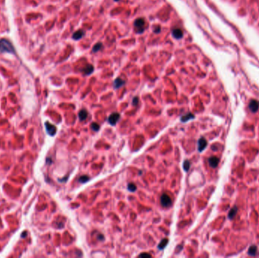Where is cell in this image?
<instances>
[{"instance_id":"cell-18","label":"cell","mask_w":259,"mask_h":258,"mask_svg":"<svg viewBox=\"0 0 259 258\" xmlns=\"http://www.w3.org/2000/svg\"><path fill=\"white\" fill-rule=\"evenodd\" d=\"M183 170L186 172H187L189 170V168H190V162L188 160H186L184 161V163H183Z\"/></svg>"},{"instance_id":"cell-3","label":"cell","mask_w":259,"mask_h":258,"mask_svg":"<svg viewBox=\"0 0 259 258\" xmlns=\"http://www.w3.org/2000/svg\"><path fill=\"white\" fill-rule=\"evenodd\" d=\"M172 201H171V197H169L166 194H163L161 196V204L164 207H171Z\"/></svg>"},{"instance_id":"cell-22","label":"cell","mask_w":259,"mask_h":258,"mask_svg":"<svg viewBox=\"0 0 259 258\" xmlns=\"http://www.w3.org/2000/svg\"><path fill=\"white\" fill-rule=\"evenodd\" d=\"M102 44H101V43H97V44H96V45H94V47H93V49H92V51L94 52H96L99 51V50H100V49H102Z\"/></svg>"},{"instance_id":"cell-8","label":"cell","mask_w":259,"mask_h":258,"mask_svg":"<svg viewBox=\"0 0 259 258\" xmlns=\"http://www.w3.org/2000/svg\"><path fill=\"white\" fill-rule=\"evenodd\" d=\"M208 163H209V165L210 166L213 167V168H215L217 167L219 164V159L216 157H211L210 158L208 159Z\"/></svg>"},{"instance_id":"cell-25","label":"cell","mask_w":259,"mask_h":258,"mask_svg":"<svg viewBox=\"0 0 259 258\" xmlns=\"http://www.w3.org/2000/svg\"><path fill=\"white\" fill-rule=\"evenodd\" d=\"M98 239H101V240H103V239H104V236H103V235H99L98 236Z\"/></svg>"},{"instance_id":"cell-9","label":"cell","mask_w":259,"mask_h":258,"mask_svg":"<svg viewBox=\"0 0 259 258\" xmlns=\"http://www.w3.org/2000/svg\"><path fill=\"white\" fill-rule=\"evenodd\" d=\"M194 118L195 115H193V114L191 113H188L187 114H185V115L182 116V117H180V120L181 122H183V123H186V122L189 121V120H190L194 119Z\"/></svg>"},{"instance_id":"cell-14","label":"cell","mask_w":259,"mask_h":258,"mask_svg":"<svg viewBox=\"0 0 259 258\" xmlns=\"http://www.w3.org/2000/svg\"><path fill=\"white\" fill-rule=\"evenodd\" d=\"M78 116H79V119L83 121V120H84L86 117H87V116H88V113H87V111H86L85 109H82L81 111L79 112Z\"/></svg>"},{"instance_id":"cell-12","label":"cell","mask_w":259,"mask_h":258,"mask_svg":"<svg viewBox=\"0 0 259 258\" xmlns=\"http://www.w3.org/2000/svg\"><path fill=\"white\" fill-rule=\"evenodd\" d=\"M84 35V32L83 30H77V32H75L74 34H73V39H75V40H78V39H81V38Z\"/></svg>"},{"instance_id":"cell-16","label":"cell","mask_w":259,"mask_h":258,"mask_svg":"<svg viewBox=\"0 0 259 258\" xmlns=\"http://www.w3.org/2000/svg\"><path fill=\"white\" fill-rule=\"evenodd\" d=\"M236 213H237V207H236L235 206V207H234L231 210H230L229 213H228V217H229V219H233V218L236 216Z\"/></svg>"},{"instance_id":"cell-7","label":"cell","mask_w":259,"mask_h":258,"mask_svg":"<svg viewBox=\"0 0 259 258\" xmlns=\"http://www.w3.org/2000/svg\"><path fill=\"white\" fill-rule=\"evenodd\" d=\"M249 107V109L251 110V111L255 113V112H256L258 110L259 102H258L257 100H251V102H250Z\"/></svg>"},{"instance_id":"cell-10","label":"cell","mask_w":259,"mask_h":258,"mask_svg":"<svg viewBox=\"0 0 259 258\" xmlns=\"http://www.w3.org/2000/svg\"><path fill=\"white\" fill-rule=\"evenodd\" d=\"M172 34L174 36V37L176 38V39H180L183 36V32L180 29H178V28H176V29H174L172 31Z\"/></svg>"},{"instance_id":"cell-24","label":"cell","mask_w":259,"mask_h":258,"mask_svg":"<svg viewBox=\"0 0 259 258\" xmlns=\"http://www.w3.org/2000/svg\"><path fill=\"white\" fill-rule=\"evenodd\" d=\"M139 257H151V255H150V254H147V253H144V254H139Z\"/></svg>"},{"instance_id":"cell-6","label":"cell","mask_w":259,"mask_h":258,"mask_svg":"<svg viewBox=\"0 0 259 258\" xmlns=\"http://www.w3.org/2000/svg\"><path fill=\"white\" fill-rule=\"evenodd\" d=\"M207 145H208V142H207L206 139L205 138H201L199 139V140L198 141V150L199 152H202L203 151L205 150V149L206 148Z\"/></svg>"},{"instance_id":"cell-21","label":"cell","mask_w":259,"mask_h":258,"mask_svg":"<svg viewBox=\"0 0 259 258\" xmlns=\"http://www.w3.org/2000/svg\"><path fill=\"white\" fill-rule=\"evenodd\" d=\"M91 129L95 132H97L99 129H100V126L99 125L98 123H91Z\"/></svg>"},{"instance_id":"cell-20","label":"cell","mask_w":259,"mask_h":258,"mask_svg":"<svg viewBox=\"0 0 259 258\" xmlns=\"http://www.w3.org/2000/svg\"><path fill=\"white\" fill-rule=\"evenodd\" d=\"M127 189L129 190L130 192H134V191L136 190V186L135 184L134 183H129L127 186Z\"/></svg>"},{"instance_id":"cell-2","label":"cell","mask_w":259,"mask_h":258,"mask_svg":"<svg viewBox=\"0 0 259 258\" xmlns=\"http://www.w3.org/2000/svg\"><path fill=\"white\" fill-rule=\"evenodd\" d=\"M145 23L143 18H138V19L136 20V21L134 22V27H135L136 33H143L144 31V30H145Z\"/></svg>"},{"instance_id":"cell-17","label":"cell","mask_w":259,"mask_h":258,"mask_svg":"<svg viewBox=\"0 0 259 258\" xmlns=\"http://www.w3.org/2000/svg\"><path fill=\"white\" fill-rule=\"evenodd\" d=\"M83 73H84L85 74H90L93 71V67H92V65H88V66H86L84 69H83Z\"/></svg>"},{"instance_id":"cell-1","label":"cell","mask_w":259,"mask_h":258,"mask_svg":"<svg viewBox=\"0 0 259 258\" xmlns=\"http://www.w3.org/2000/svg\"><path fill=\"white\" fill-rule=\"evenodd\" d=\"M0 52H1L12 53V54L15 52L13 45L8 41V39H0Z\"/></svg>"},{"instance_id":"cell-4","label":"cell","mask_w":259,"mask_h":258,"mask_svg":"<svg viewBox=\"0 0 259 258\" xmlns=\"http://www.w3.org/2000/svg\"><path fill=\"white\" fill-rule=\"evenodd\" d=\"M120 114L117 113V112H114V113L112 114L108 118V122L110 123L111 125L114 126L116 123H118V121L120 119Z\"/></svg>"},{"instance_id":"cell-11","label":"cell","mask_w":259,"mask_h":258,"mask_svg":"<svg viewBox=\"0 0 259 258\" xmlns=\"http://www.w3.org/2000/svg\"><path fill=\"white\" fill-rule=\"evenodd\" d=\"M124 83H125V82H124L122 79L117 78L115 80H114V87L115 89L120 88V87H121L122 86H124Z\"/></svg>"},{"instance_id":"cell-15","label":"cell","mask_w":259,"mask_h":258,"mask_svg":"<svg viewBox=\"0 0 259 258\" xmlns=\"http://www.w3.org/2000/svg\"><path fill=\"white\" fill-rule=\"evenodd\" d=\"M168 244V239H164L161 240V241L158 244V248L159 250H164L165 248L166 247V245Z\"/></svg>"},{"instance_id":"cell-19","label":"cell","mask_w":259,"mask_h":258,"mask_svg":"<svg viewBox=\"0 0 259 258\" xmlns=\"http://www.w3.org/2000/svg\"><path fill=\"white\" fill-rule=\"evenodd\" d=\"M89 180H90V177H89V176H82L79 178L78 181L80 182H81V183H86V182H88Z\"/></svg>"},{"instance_id":"cell-13","label":"cell","mask_w":259,"mask_h":258,"mask_svg":"<svg viewBox=\"0 0 259 258\" xmlns=\"http://www.w3.org/2000/svg\"><path fill=\"white\" fill-rule=\"evenodd\" d=\"M257 251H258L257 247L255 246V245H251V246L249 248V250H248V254H249V255H250V256H255L256 254H257Z\"/></svg>"},{"instance_id":"cell-23","label":"cell","mask_w":259,"mask_h":258,"mask_svg":"<svg viewBox=\"0 0 259 258\" xmlns=\"http://www.w3.org/2000/svg\"><path fill=\"white\" fill-rule=\"evenodd\" d=\"M138 102H139V98H138L137 97H135V98H134V100H133V105H134V106H136L137 105Z\"/></svg>"},{"instance_id":"cell-5","label":"cell","mask_w":259,"mask_h":258,"mask_svg":"<svg viewBox=\"0 0 259 258\" xmlns=\"http://www.w3.org/2000/svg\"><path fill=\"white\" fill-rule=\"evenodd\" d=\"M45 127L46 132H47V133L49 136H53L55 135V133H56V127H55V126L52 125V124H51L49 122H45Z\"/></svg>"}]
</instances>
